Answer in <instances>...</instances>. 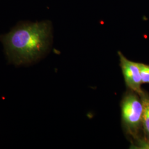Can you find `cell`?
I'll return each instance as SVG.
<instances>
[{"label":"cell","mask_w":149,"mask_h":149,"mask_svg":"<svg viewBox=\"0 0 149 149\" xmlns=\"http://www.w3.org/2000/svg\"><path fill=\"white\" fill-rule=\"evenodd\" d=\"M130 149H149V140L144 138L140 139L131 144Z\"/></svg>","instance_id":"cell-6"},{"label":"cell","mask_w":149,"mask_h":149,"mask_svg":"<svg viewBox=\"0 0 149 149\" xmlns=\"http://www.w3.org/2000/svg\"><path fill=\"white\" fill-rule=\"evenodd\" d=\"M119 57V65L122 69L123 77L128 89L133 91L140 95L143 88V84L139 63L128 60L121 52H118Z\"/></svg>","instance_id":"cell-3"},{"label":"cell","mask_w":149,"mask_h":149,"mask_svg":"<svg viewBox=\"0 0 149 149\" xmlns=\"http://www.w3.org/2000/svg\"><path fill=\"white\" fill-rule=\"evenodd\" d=\"M143 106V130L144 138L149 140V93L143 89L139 95Z\"/></svg>","instance_id":"cell-4"},{"label":"cell","mask_w":149,"mask_h":149,"mask_svg":"<svg viewBox=\"0 0 149 149\" xmlns=\"http://www.w3.org/2000/svg\"><path fill=\"white\" fill-rule=\"evenodd\" d=\"M120 107L123 128L131 144L144 138L143 106L140 95L133 91L128 89L123 95Z\"/></svg>","instance_id":"cell-2"},{"label":"cell","mask_w":149,"mask_h":149,"mask_svg":"<svg viewBox=\"0 0 149 149\" xmlns=\"http://www.w3.org/2000/svg\"><path fill=\"white\" fill-rule=\"evenodd\" d=\"M143 84H149V65L139 63Z\"/></svg>","instance_id":"cell-5"},{"label":"cell","mask_w":149,"mask_h":149,"mask_svg":"<svg viewBox=\"0 0 149 149\" xmlns=\"http://www.w3.org/2000/svg\"><path fill=\"white\" fill-rule=\"evenodd\" d=\"M52 24L49 21L21 22L10 32L0 36L8 59L13 63L28 64L42 58L53 40Z\"/></svg>","instance_id":"cell-1"}]
</instances>
